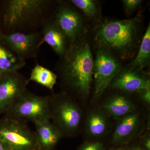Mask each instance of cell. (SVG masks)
I'll list each match as a JSON object with an SVG mask.
<instances>
[{
	"label": "cell",
	"mask_w": 150,
	"mask_h": 150,
	"mask_svg": "<svg viewBox=\"0 0 150 150\" xmlns=\"http://www.w3.org/2000/svg\"><path fill=\"white\" fill-rule=\"evenodd\" d=\"M48 0H9L6 2L4 22L10 28L20 27L39 18L48 7Z\"/></svg>",
	"instance_id": "cell-6"
},
{
	"label": "cell",
	"mask_w": 150,
	"mask_h": 150,
	"mask_svg": "<svg viewBox=\"0 0 150 150\" xmlns=\"http://www.w3.org/2000/svg\"><path fill=\"white\" fill-rule=\"evenodd\" d=\"M115 56L106 49L98 47L93 62L94 96L98 98L110 85L115 76L122 70Z\"/></svg>",
	"instance_id": "cell-7"
},
{
	"label": "cell",
	"mask_w": 150,
	"mask_h": 150,
	"mask_svg": "<svg viewBox=\"0 0 150 150\" xmlns=\"http://www.w3.org/2000/svg\"><path fill=\"white\" fill-rule=\"evenodd\" d=\"M143 1L141 0H123L122 1L126 13L131 14L141 5Z\"/></svg>",
	"instance_id": "cell-22"
},
{
	"label": "cell",
	"mask_w": 150,
	"mask_h": 150,
	"mask_svg": "<svg viewBox=\"0 0 150 150\" xmlns=\"http://www.w3.org/2000/svg\"><path fill=\"white\" fill-rule=\"evenodd\" d=\"M5 115L25 122L51 120L49 96H39L27 90Z\"/></svg>",
	"instance_id": "cell-5"
},
{
	"label": "cell",
	"mask_w": 150,
	"mask_h": 150,
	"mask_svg": "<svg viewBox=\"0 0 150 150\" xmlns=\"http://www.w3.org/2000/svg\"><path fill=\"white\" fill-rule=\"evenodd\" d=\"M57 79V75L54 72L37 64L33 69L28 81H33L53 90Z\"/></svg>",
	"instance_id": "cell-18"
},
{
	"label": "cell",
	"mask_w": 150,
	"mask_h": 150,
	"mask_svg": "<svg viewBox=\"0 0 150 150\" xmlns=\"http://www.w3.org/2000/svg\"><path fill=\"white\" fill-rule=\"evenodd\" d=\"M139 99L148 106L150 105V89L145 90L138 93Z\"/></svg>",
	"instance_id": "cell-23"
},
{
	"label": "cell",
	"mask_w": 150,
	"mask_h": 150,
	"mask_svg": "<svg viewBox=\"0 0 150 150\" xmlns=\"http://www.w3.org/2000/svg\"><path fill=\"white\" fill-rule=\"evenodd\" d=\"M3 34L2 33L1 30V27H0V42L1 40Z\"/></svg>",
	"instance_id": "cell-28"
},
{
	"label": "cell",
	"mask_w": 150,
	"mask_h": 150,
	"mask_svg": "<svg viewBox=\"0 0 150 150\" xmlns=\"http://www.w3.org/2000/svg\"><path fill=\"white\" fill-rule=\"evenodd\" d=\"M127 149H126L125 148L120 147L116 148V149H113L111 150H127Z\"/></svg>",
	"instance_id": "cell-27"
},
{
	"label": "cell",
	"mask_w": 150,
	"mask_h": 150,
	"mask_svg": "<svg viewBox=\"0 0 150 150\" xmlns=\"http://www.w3.org/2000/svg\"><path fill=\"white\" fill-rule=\"evenodd\" d=\"M25 62L0 43V77L8 73L18 72Z\"/></svg>",
	"instance_id": "cell-17"
},
{
	"label": "cell",
	"mask_w": 150,
	"mask_h": 150,
	"mask_svg": "<svg viewBox=\"0 0 150 150\" xmlns=\"http://www.w3.org/2000/svg\"><path fill=\"white\" fill-rule=\"evenodd\" d=\"M55 21L68 39L69 50L83 37L84 32L83 18L71 5L61 1L57 6Z\"/></svg>",
	"instance_id": "cell-8"
},
{
	"label": "cell",
	"mask_w": 150,
	"mask_h": 150,
	"mask_svg": "<svg viewBox=\"0 0 150 150\" xmlns=\"http://www.w3.org/2000/svg\"><path fill=\"white\" fill-rule=\"evenodd\" d=\"M141 18L137 16L129 19L100 23L94 31L98 47L115 53L122 59L133 56L138 44Z\"/></svg>",
	"instance_id": "cell-2"
},
{
	"label": "cell",
	"mask_w": 150,
	"mask_h": 150,
	"mask_svg": "<svg viewBox=\"0 0 150 150\" xmlns=\"http://www.w3.org/2000/svg\"><path fill=\"white\" fill-rule=\"evenodd\" d=\"M62 57L59 73L64 88L63 92L76 100L86 99L90 90L94 62L88 41L82 37Z\"/></svg>",
	"instance_id": "cell-1"
},
{
	"label": "cell",
	"mask_w": 150,
	"mask_h": 150,
	"mask_svg": "<svg viewBox=\"0 0 150 150\" xmlns=\"http://www.w3.org/2000/svg\"><path fill=\"white\" fill-rule=\"evenodd\" d=\"M100 107L110 117L116 120L138 110L137 103L131 98L119 94L108 97Z\"/></svg>",
	"instance_id": "cell-15"
},
{
	"label": "cell",
	"mask_w": 150,
	"mask_h": 150,
	"mask_svg": "<svg viewBox=\"0 0 150 150\" xmlns=\"http://www.w3.org/2000/svg\"><path fill=\"white\" fill-rule=\"evenodd\" d=\"M70 2L80 9L85 15L91 19L98 15V7L96 2L93 0H71Z\"/></svg>",
	"instance_id": "cell-20"
},
{
	"label": "cell",
	"mask_w": 150,
	"mask_h": 150,
	"mask_svg": "<svg viewBox=\"0 0 150 150\" xmlns=\"http://www.w3.org/2000/svg\"><path fill=\"white\" fill-rule=\"evenodd\" d=\"M150 59V25L143 36L138 55L130 65L131 69H142L149 65Z\"/></svg>",
	"instance_id": "cell-19"
},
{
	"label": "cell",
	"mask_w": 150,
	"mask_h": 150,
	"mask_svg": "<svg viewBox=\"0 0 150 150\" xmlns=\"http://www.w3.org/2000/svg\"><path fill=\"white\" fill-rule=\"evenodd\" d=\"M104 145L98 140L88 141L84 143L78 150H105Z\"/></svg>",
	"instance_id": "cell-21"
},
{
	"label": "cell",
	"mask_w": 150,
	"mask_h": 150,
	"mask_svg": "<svg viewBox=\"0 0 150 150\" xmlns=\"http://www.w3.org/2000/svg\"><path fill=\"white\" fill-rule=\"evenodd\" d=\"M127 150H144L142 149V148L141 147L139 146H134L133 147L131 148V149H127Z\"/></svg>",
	"instance_id": "cell-26"
},
{
	"label": "cell",
	"mask_w": 150,
	"mask_h": 150,
	"mask_svg": "<svg viewBox=\"0 0 150 150\" xmlns=\"http://www.w3.org/2000/svg\"><path fill=\"white\" fill-rule=\"evenodd\" d=\"M0 150H10L5 143L0 139Z\"/></svg>",
	"instance_id": "cell-25"
},
{
	"label": "cell",
	"mask_w": 150,
	"mask_h": 150,
	"mask_svg": "<svg viewBox=\"0 0 150 150\" xmlns=\"http://www.w3.org/2000/svg\"><path fill=\"white\" fill-rule=\"evenodd\" d=\"M44 43L48 44L55 53L62 57L69 51L68 39L55 20L47 21L44 23L41 45Z\"/></svg>",
	"instance_id": "cell-14"
},
{
	"label": "cell",
	"mask_w": 150,
	"mask_h": 150,
	"mask_svg": "<svg viewBox=\"0 0 150 150\" xmlns=\"http://www.w3.org/2000/svg\"><path fill=\"white\" fill-rule=\"evenodd\" d=\"M35 139L40 150H52L62 137L50 120L34 122Z\"/></svg>",
	"instance_id": "cell-16"
},
{
	"label": "cell",
	"mask_w": 150,
	"mask_h": 150,
	"mask_svg": "<svg viewBox=\"0 0 150 150\" xmlns=\"http://www.w3.org/2000/svg\"><path fill=\"white\" fill-rule=\"evenodd\" d=\"M48 96L52 123L62 137H75L79 131L83 117L76 100L64 92Z\"/></svg>",
	"instance_id": "cell-3"
},
{
	"label": "cell",
	"mask_w": 150,
	"mask_h": 150,
	"mask_svg": "<svg viewBox=\"0 0 150 150\" xmlns=\"http://www.w3.org/2000/svg\"><path fill=\"white\" fill-rule=\"evenodd\" d=\"M55 150V149H53V150Z\"/></svg>",
	"instance_id": "cell-29"
},
{
	"label": "cell",
	"mask_w": 150,
	"mask_h": 150,
	"mask_svg": "<svg viewBox=\"0 0 150 150\" xmlns=\"http://www.w3.org/2000/svg\"><path fill=\"white\" fill-rule=\"evenodd\" d=\"M110 85L112 88L128 93H139L150 89V80L149 76L142 69H122Z\"/></svg>",
	"instance_id": "cell-11"
},
{
	"label": "cell",
	"mask_w": 150,
	"mask_h": 150,
	"mask_svg": "<svg viewBox=\"0 0 150 150\" xmlns=\"http://www.w3.org/2000/svg\"><path fill=\"white\" fill-rule=\"evenodd\" d=\"M110 117L100 106L91 108L85 122V130L88 137L100 139L106 136L110 127Z\"/></svg>",
	"instance_id": "cell-13"
},
{
	"label": "cell",
	"mask_w": 150,
	"mask_h": 150,
	"mask_svg": "<svg viewBox=\"0 0 150 150\" xmlns=\"http://www.w3.org/2000/svg\"><path fill=\"white\" fill-rule=\"evenodd\" d=\"M142 115L137 110L116 119L112 142L115 144H125L142 133L144 128Z\"/></svg>",
	"instance_id": "cell-12"
},
{
	"label": "cell",
	"mask_w": 150,
	"mask_h": 150,
	"mask_svg": "<svg viewBox=\"0 0 150 150\" xmlns=\"http://www.w3.org/2000/svg\"><path fill=\"white\" fill-rule=\"evenodd\" d=\"M141 143L144 150H150V133L149 131H147L145 134L141 136Z\"/></svg>",
	"instance_id": "cell-24"
},
{
	"label": "cell",
	"mask_w": 150,
	"mask_h": 150,
	"mask_svg": "<svg viewBox=\"0 0 150 150\" xmlns=\"http://www.w3.org/2000/svg\"><path fill=\"white\" fill-rule=\"evenodd\" d=\"M0 139L10 150H40L26 122L7 115L0 119Z\"/></svg>",
	"instance_id": "cell-4"
},
{
	"label": "cell",
	"mask_w": 150,
	"mask_h": 150,
	"mask_svg": "<svg viewBox=\"0 0 150 150\" xmlns=\"http://www.w3.org/2000/svg\"><path fill=\"white\" fill-rule=\"evenodd\" d=\"M29 81L18 72L0 77V115L6 114L25 92Z\"/></svg>",
	"instance_id": "cell-9"
},
{
	"label": "cell",
	"mask_w": 150,
	"mask_h": 150,
	"mask_svg": "<svg viewBox=\"0 0 150 150\" xmlns=\"http://www.w3.org/2000/svg\"><path fill=\"white\" fill-rule=\"evenodd\" d=\"M41 37L38 33L25 34L12 32L3 34L1 43L22 60L33 58L41 46Z\"/></svg>",
	"instance_id": "cell-10"
}]
</instances>
